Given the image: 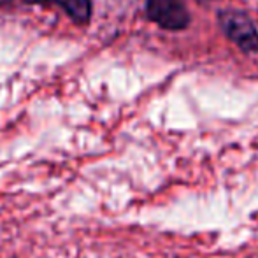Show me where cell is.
I'll return each mask as SVG.
<instances>
[{
  "instance_id": "6da1fadb",
  "label": "cell",
  "mask_w": 258,
  "mask_h": 258,
  "mask_svg": "<svg viewBox=\"0 0 258 258\" xmlns=\"http://www.w3.org/2000/svg\"><path fill=\"white\" fill-rule=\"evenodd\" d=\"M218 21L225 35L239 49L244 53L258 51V30L248 14L235 9H223L218 13Z\"/></svg>"
},
{
  "instance_id": "7a4b0ae2",
  "label": "cell",
  "mask_w": 258,
  "mask_h": 258,
  "mask_svg": "<svg viewBox=\"0 0 258 258\" xmlns=\"http://www.w3.org/2000/svg\"><path fill=\"white\" fill-rule=\"evenodd\" d=\"M146 14L165 30H183L190 25L184 0H146Z\"/></svg>"
},
{
  "instance_id": "3957f363",
  "label": "cell",
  "mask_w": 258,
  "mask_h": 258,
  "mask_svg": "<svg viewBox=\"0 0 258 258\" xmlns=\"http://www.w3.org/2000/svg\"><path fill=\"white\" fill-rule=\"evenodd\" d=\"M54 2L60 4L69 13V16L74 21H78V23H86L90 20L92 0H54Z\"/></svg>"
},
{
  "instance_id": "277c9868",
  "label": "cell",
  "mask_w": 258,
  "mask_h": 258,
  "mask_svg": "<svg viewBox=\"0 0 258 258\" xmlns=\"http://www.w3.org/2000/svg\"><path fill=\"white\" fill-rule=\"evenodd\" d=\"M27 4H46V2H51V0H25Z\"/></svg>"
}]
</instances>
